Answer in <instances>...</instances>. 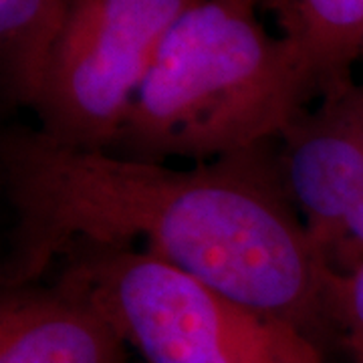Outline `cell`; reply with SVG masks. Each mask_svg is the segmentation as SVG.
Segmentation results:
<instances>
[{"mask_svg": "<svg viewBox=\"0 0 363 363\" xmlns=\"http://www.w3.org/2000/svg\"><path fill=\"white\" fill-rule=\"evenodd\" d=\"M0 178L14 216L2 291L37 285L79 245L131 247L285 319L319 345L331 341L329 267L264 145L174 168L13 128L0 140Z\"/></svg>", "mask_w": 363, "mask_h": 363, "instance_id": "obj_1", "label": "cell"}, {"mask_svg": "<svg viewBox=\"0 0 363 363\" xmlns=\"http://www.w3.org/2000/svg\"><path fill=\"white\" fill-rule=\"evenodd\" d=\"M267 0H202L169 28L109 150L212 162L281 138L315 99L289 40L257 16Z\"/></svg>", "mask_w": 363, "mask_h": 363, "instance_id": "obj_2", "label": "cell"}, {"mask_svg": "<svg viewBox=\"0 0 363 363\" xmlns=\"http://www.w3.org/2000/svg\"><path fill=\"white\" fill-rule=\"evenodd\" d=\"M57 267L52 286L107 317L143 363H325L323 345L293 323L140 248L79 245Z\"/></svg>", "mask_w": 363, "mask_h": 363, "instance_id": "obj_3", "label": "cell"}, {"mask_svg": "<svg viewBox=\"0 0 363 363\" xmlns=\"http://www.w3.org/2000/svg\"><path fill=\"white\" fill-rule=\"evenodd\" d=\"M202 0H69L33 111L49 140L109 150L169 33Z\"/></svg>", "mask_w": 363, "mask_h": 363, "instance_id": "obj_4", "label": "cell"}, {"mask_svg": "<svg viewBox=\"0 0 363 363\" xmlns=\"http://www.w3.org/2000/svg\"><path fill=\"white\" fill-rule=\"evenodd\" d=\"M277 152L286 194L325 264L363 194V83L351 81L303 109Z\"/></svg>", "mask_w": 363, "mask_h": 363, "instance_id": "obj_5", "label": "cell"}, {"mask_svg": "<svg viewBox=\"0 0 363 363\" xmlns=\"http://www.w3.org/2000/svg\"><path fill=\"white\" fill-rule=\"evenodd\" d=\"M128 347L107 317L57 286L2 291L0 363H128Z\"/></svg>", "mask_w": 363, "mask_h": 363, "instance_id": "obj_6", "label": "cell"}, {"mask_svg": "<svg viewBox=\"0 0 363 363\" xmlns=\"http://www.w3.org/2000/svg\"><path fill=\"white\" fill-rule=\"evenodd\" d=\"M303 67L313 95L341 89L353 81L363 59V0H267Z\"/></svg>", "mask_w": 363, "mask_h": 363, "instance_id": "obj_7", "label": "cell"}, {"mask_svg": "<svg viewBox=\"0 0 363 363\" xmlns=\"http://www.w3.org/2000/svg\"><path fill=\"white\" fill-rule=\"evenodd\" d=\"M69 0H0V79L11 107L35 105Z\"/></svg>", "mask_w": 363, "mask_h": 363, "instance_id": "obj_8", "label": "cell"}, {"mask_svg": "<svg viewBox=\"0 0 363 363\" xmlns=\"http://www.w3.org/2000/svg\"><path fill=\"white\" fill-rule=\"evenodd\" d=\"M323 315L329 337L355 363H363V264L347 274L327 271Z\"/></svg>", "mask_w": 363, "mask_h": 363, "instance_id": "obj_9", "label": "cell"}, {"mask_svg": "<svg viewBox=\"0 0 363 363\" xmlns=\"http://www.w3.org/2000/svg\"><path fill=\"white\" fill-rule=\"evenodd\" d=\"M363 264V194L341 228L337 242L331 250L327 267L333 272L347 274Z\"/></svg>", "mask_w": 363, "mask_h": 363, "instance_id": "obj_10", "label": "cell"}, {"mask_svg": "<svg viewBox=\"0 0 363 363\" xmlns=\"http://www.w3.org/2000/svg\"><path fill=\"white\" fill-rule=\"evenodd\" d=\"M264 4H267V2H264Z\"/></svg>", "mask_w": 363, "mask_h": 363, "instance_id": "obj_11", "label": "cell"}]
</instances>
